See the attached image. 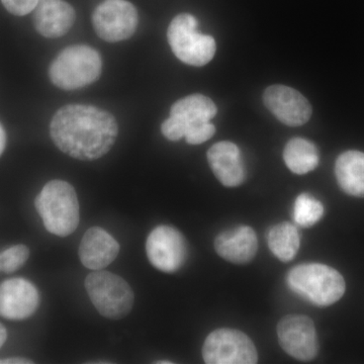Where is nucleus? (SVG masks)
<instances>
[{
  "label": "nucleus",
  "instance_id": "nucleus-12",
  "mask_svg": "<svg viewBox=\"0 0 364 364\" xmlns=\"http://www.w3.org/2000/svg\"><path fill=\"white\" fill-rule=\"evenodd\" d=\"M263 102L268 111L287 126H303L312 117V105L309 100L289 86H269L263 93Z\"/></svg>",
  "mask_w": 364,
  "mask_h": 364
},
{
  "label": "nucleus",
  "instance_id": "nucleus-6",
  "mask_svg": "<svg viewBox=\"0 0 364 364\" xmlns=\"http://www.w3.org/2000/svg\"><path fill=\"white\" fill-rule=\"evenodd\" d=\"M85 289L91 303L105 318L119 320L133 308L135 296L131 287L114 273L95 270L86 277Z\"/></svg>",
  "mask_w": 364,
  "mask_h": 364
},
{
  "label": "nucleus",
  "instance_id": "nucleus-4",
  "mask_svg": "<svg viewBox=\"0 0 364 364\" xmlns=\"http://www.w3.org/2000/svg\"><path fill=\"white\" fill-rule=\"evenodd\" d=\"M287 284L294 294L318 306H328L344 296L346 284L334 268L320 263L301 264L287 275Z\"/></svg>",
  "mask_w": 364,
  "mask_h": 364
},
{
  "label": "nucleus",
  "instance_id": "nucleus-10",
  "mask_svg": "<svg viewBox=\"0 0 364 364\" xmlns=\"http://www.w3.org/2000/svg\"><path fill=\"white\" fill-rule=\"evenodd\" d=\"M146 253L151 264L162 272L181 269L188 257V245L183 235L169 226L155 228L146 241Z\"/></svg>",
  "mask_w": 364,
  "mask_h": 364
},
{
  "label": "nucleus",
  "instance_id": "nucleus-20",
  "mask_svg": "<svg viewBox=\"0 0 364 364\" xmlns=\"http://www.w3.org/2000/svg\"><path fill=\"white\" fill-rule=\"evenodd\" d=\"M267 243L272 252L282 262H289L296 257L301 237L298 229L291 223H280L269 230Z\"/></svg>",
  "mask_w": 364,
  "mask_h": 364
},
{
  "label": "nucleus",
  "instance_id": "nucleus-17",
  "mask_svg": "<svg viewBox=\"0 0 364 364\" xmlns=\"http://www.w3.org/2000/svg\"><path fill=\"white\" fill-rule=\"evenodd\" d=\"M215 249L225 260L244 264L252 260L257 253V236L252 228L238 227L220 234L215 238Z\"/></svg>",
  "mask_w": 364,
  "mask_h": 364
},
{
  "label": "nucleus",
  "instance_id": "nucleus-7",
  "mask_svg": "<svg viewBox=\"0 0 364 364\" xmlns=\"http://www.w3.org/2000/svg\"><path fill=\"white\" fill-rule=\"evenodd\" d=\"M167 39L177 59L191 66L205 65L217 50L214 38L198 32V21L189 14H178L172 20Z\"/></svg>",
  "mask_w": 364,
  "mask_h": 364
},
{
  "label": "nucleus",
  "instance_id": "nucleus-15",
  "mask_svg": "<svg viewBox=\"0 0 364 364\" xmlns=\"http://www.w3.org/2000/svg\"><path fill=\"white\" fill-rule=\"evenodd\" d=\"M119 253V244L116 239L100 227L86 231L80 246L79 258L90 270H102L114 262Z\"/></svg>",
  "mask_w": 364,
  "mask_h": 364
},
{
  "label": "nucleus",
  "instance_id": "nucleus-1",
  "mask_svg": "<svg viewBox=\"0 0 364 364\" xmlns=\"http://www.w3.org/2000/svg\"><path fill=\"white\" fill-rule=\"evenodd\" d=\"M119 126L109 112L91 105H68L53 117L50 135L62 152L92 161L105 156L116 142Z\"/></svg>",
  "mask_w": 364,
  "mask_h": 364
},
{
  "label": "nucleus",
  "instance_id": "nucleus-5",
  "mask_svg": "<svg viewBox=\"0 0 364 364\" xmlns=\"http://www.w3.org/2000/svg\"><path fill=\"white\" fill-rule=\"evenodd\" d=\"M100 53L90 46L66 48L52 62L49 77L53 85L64 90H74L90 85L102 75Z\"/></svg>",
  "mask_w": 364,
  "mask_h": 364
},
{
  "label": "nucleus",
  "instance_id": "nucleus-19",
  "mask_svg": "<svg viewBox=\"0 0 364 364\" xmlns=\"http://www.w3.org/2000/svg\"><path fill=\"white\" fill-rule=\"evenodd\" d=\"M284 160L294 173L299 176L309 173L317 168L318 164L317 147L306 139H291L284 148Z\"/></svg>",
  "mask_w": 364,
  "mask_h": 364
},
{
  "label": "nucleus",
  "instance_id": "nucleus-14",
  "mask_svg": "<svg viewBox=\"0 0 364 364\" xmlns=\"http://www.w3.org/2000/svg\"><path fill=\"white\" fill-rule=\"evenodd\" d=\"M33 21L40 35L56 39L71 30L75 21V11L65 0H38Z\"/></svg>",
  "mask_w": 364,
  "mask_h": 364
},
{
  "label": "nucleus",
  "instance_id": "nucleus-21",
  "mask_svg": "<svg viewBox=\"0 0 364 364\" xmlns=\"http://www.w3.org/2000/svg\"><path fill=\"white\" fill-rule=\"evenodd\" d=\"M324 215L322 203L308 193H301L294 203V220L299 226L312 227L317 224Z\"/></svg>",
  "mask_w": 364,
  "mask_h": 364
},
{
  "label": "nucleus",
  "instance_id": "nucleus-24",
  "mask_svg": "<svg viewBox=\"0 0 364 364\" xmlns=\"http://www.w3.org/2000/svg\"><path fill=\"white\" fill-rule=\"evenodd\" d=\"M33 363L32 360L26 358H14L0 359V364H31Z\"/></svg>",
  "mask_w": 364,
  "mask_h": 364
},
{
  "label": "nucleus",
  "instance_id": "nucleus-25",
  "mask_svg": "<svg viewBox=\"0 0 364 364\" xmlns=\"http://www.w3.org/2000/svg\"><path fill=\"white\" fill-rule=\"evenodd\" d=\"M6 134L4 129L2 128L1 124H0V156H1L2 153H4V149H6Z\"/></svg>",
  "mask_w": 364,
  "mask_h": 364
},
{
  "label": "nucleus",
  "instance_id": "nucleus-8",
  "mask_svg": "<svg viewBox=\"0 0 364 364\" xmlns=\"http://www.w3.org/2000/svg\"><path fill=\"white\" fill-rule=\"evenodd\" d=\"M203 358L208 364H254L258 361L255 345L247 335L226 328L208 335L203 343Z\"/></svg>",
  "mask_w": 364,
  "mask_h": 364
},
{
  "label": "nucleus",
  "instance_id": "nucleus-11",
  "mask_svg": "<svg viewBox=\"0 0 364 364\" xmlns=\"http://www.w3.org/2000/svg\"><path fill=\"white\" fill-rule=\"evenodd\" d=\"M280 346L291 358L312 360L317 356L318 344L315 325L303 315H289L277 324Z\"/></svg>",
  "mask_w": 364,
  "mask_h": 364
},
{
  "label": "nucleus",
  "instance_id": "nucleus-3",
  "mask_svg": "<svg viewBox=\"0 0 364 364\" xmlns=\"http://www.w3.org/2000/svg\"><path fill=\"white\" fill-rule=\"evenodd\" d=\"M46 230L59 237H67L77 229L80 213L75 189L64 181L48 182L35 200Z\"/></svg>",
  "mask_w": 364,
  "mask_h": 364
},
{
  "label": "nucleus",
  "instance_id": "nucleus-27",
  "mask_svg": "<svg viewBox=\"0 0 364 364\" xmlns=\"http://www.w3.org/2000/svg\"><path fill=\"white\" fill-rule=\"evenodd\" d=\"M159 363V364H171L172 363H170V361H159V363Z\"/></svg>",
  "mask_w": 364,
  "mask_h": 364
},
{
  "label": "nucleus",
  "instance_id": "nucleus-16",
  "mask_svg": "<svg viewBox=\"0 0 364 364\" xmlns=\"http://www.w3.org/2000/svg\"><path fill=\"white\" fill-rule=\"evenodd\" d=\"M208 161L218 181L227 188H236L245 181V168L238 146L222 141L208 151Z\"/></svg>",
  "mask_w": 364,
  "mask_h": 364
},
{
  "label": "nucleus",
  "instance_id": "nucleus-13",
  "mask_svg": "<svg viewBox=\"0 0 364 364\" xmlns=\"http://www.w3.org/2000/svg\"><path fill=\"white\" fill-rule=\"evenodd\" d=\"M40 301L39 291L28 280L11 279L0 284V317L26 320L36 313Z\"/></svg>",
  "mask_w": 364,
  "mask_h": 364
},
{
  "label": "nucleus",
  "instance_id": "nucleus-18",
  "mask_svg": "<svg viewBox=\"0 0 364 364\" xmlns=\"http://www.w3.org/2000/svg\"><path fill=\"white\" fill-rule=\"evenodd\" d=\"M335 176L345 193L364 198V153L349 150L339 155L335 163Z\"/></svg>",
  "mask_w": 364,
  "mask_h": 364
},
{
  "label": "nucleus",
  "instance_id": "nucleus-23",
  "mask_svg": "<svg viewBox=\"0 0 364 364\" xmlns=\"http://www.w3.org/2000/svg\"><path fill=\"white\" fill-rule=\"evenodd\" d=\"M1 2L9 13L23 16L32 13L37 6L38 0H1Z\"/></svg>",
  "mask_w": 364,
  "mask_h": 364
},
{
  "label": "nucleus",
  "instance_id": "nucleus-26",
  "mask_svg": "<svg viewBox=\"0 0 364 364\" xmlns=\"http://www.w3.org/2000/svg\"><path fill=\"white\" fill-rule=\"evenodd\" d=\"M7 340V331L6 327L0 323V348L4 346Z\"/></svg>",
  "mask_w": 364,
  "mask_h": 364
},
{
  "label": "nucleus",
  "instance_id": "nucleus-9",
  "mask_svg": "<svg viewBox=\"0 0 364 364\" xmlns=\"http://www.w3.org/2000/svg\"><path fill=\"white\" fill-rule=\"evenodd\" d=\"M92 25L100 39L121 42L135 33L138 13L134 4L127 0H105L93 11Z\"/></svg>",
  "mask_w": 364,
  "mask_h": 364
},
{
  "label": "nucleus",
  "instance_id": "nucleus-2",
  "mask_svg": "<svg viewBox=\"0 0 364 364\" xmlns=\"http://www.w3.org/2000/svg\"><path fill=\"white\" fill-rule=\"evenodd\" d=\"M215 102L205 95H196L177 100L170 109V117L161 124V132L170 141L186 138L191 145H200L215 133L210 119L217 114Z\"/></svg>",
  "mask_w": 364,
  "mask_h": 364
},
{
  "label": "nucleus",
  "instance_id": "nucleus-22",
  "mask_svg": "<svg viewBox=\"0 0 364 364\" xmlns=\"http://www.w3.org/2000/svg\"><path fill=\"white\" fill-rule=\"evenodd\" d=\"M30 257V249L26 245H14L0 254V272L14 273L25 265Z\"/></svg>",
  "mask_w": 364,
  "mask_h": 364
}]
</instances>
